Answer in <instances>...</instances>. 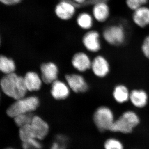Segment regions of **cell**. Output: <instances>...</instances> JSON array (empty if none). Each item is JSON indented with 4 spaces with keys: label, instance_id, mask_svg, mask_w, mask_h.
Segmentation results:
<instances>
[{
    "label": "cell",
    "instance_id": "28",
    "mask_svg": "<svg viewBox=\"0 0 149 149\" xmlns=\"http://www.w3.org/2000/svg\"><path fill=\"white\" fill-rule=\"evenodd\" d=\"M109 0H86V1L83 4L79 5L76 6L75 7H85L89 6H94L96 4L102 2H109Z\"/></svg>",
    "mask_w": 149,
    "mask_h": 149
},
{
    "label": "cell",
    "instance_id": "4",
    "mask_svg": "<svg viewBox=\"0 0 149 149\" xmlns=\"http://www.w3.org/2000/svg\"><path fill=\"white\" fill-rule=\"evenodd\" d=\"M104 40L111 45L119 46L125 42L126 32L124 26L120 24L107 26L102 32Z\"/></svg>",
    "mask_w": 149,
    "mask_h": 149
},
{
    "label": "cell",
    "instance_id": "25",
    "mask_svg": "<svg viewBox=\"0 0 149 149\" xmlns=\"http://www.w3.org/2000/svg\"><path fill=\"white\" fill-rule=\"evenodd\" d=\"M105 149H123L122 144L116 139H108L105 143Z\"/></svg>",
    "mask_w": 149,
    "mask_h": 149
},
{
    "label": "cell",
    "instance_id": "13",
    "mask_svg": "<svg viewBox=\"0 0 149 149\" xmlns=\"http://www.w3.org/2000/svg\"><path fill=\"white\" fill-rule=\"evenodd\" d=\"M148 96L146 91L143 89H133L130 91L129 100L134 107L143 108L148 104Z\"/></svg>",
    "mask_w": 149,
    "mask_h": 149
},
{
    "label": "cell",
    "instance_id": "22",
    "mask_svg": "<svg viewBox=\"0 0 149 149\" xmlns=\"http://www.w3.org/2000/svg\"><path fill=\"white\" fill-rule=\"evenodd\" d=\"M34 116L31 113H24L17 116L14 118L15 122L19 127L21 128L25 125L30 124Z\"/></svg>",
    "mask_w": 149,
    "mask_h": 149
},
{
    "label": "cell",
    "instance_id": "14",
    "mask_svg": "<svg viewBox=\"0 0 149 149\" xmlns=\"http://www.w3.org/2000/svg\"><path fill=\"white\" fill-rule=\"evenodd\" d=\"M30 124L36 139L42 140L47 135L49 131V125L39 116H34Z\"/></svg>",
    "mask_w": 149,
    "mask_h": 149
},
{
    "label": "cell",
    "instance_id": "19",
    "mask_svg": "<svg viewBox=\"0 0 149 149\" xmlns=\"http://www.w3.org/2000/svg\"><path fill=\"white\" fill-rule=\"evenodd\" d=\"M94 17L88 13H82L77 17V22L79 27L85 30H89L94 24Z\"/></svg>",
    "mask_w": 149,
    "mask_h": 149
},
{
    "label": "cell",
    "instance_id": "3",
    "mask_svg": "<svg viewBox=\"0 0 149 149\" xmlns=\"http://www.w3.org/2000/svg\"><path fill=\"white\" fill-rule=\"evenodd\" d=\"M139 116L136 113L128 111L123 113L117 120L114 121L109 130L112 132L130 133L133 128L139 124Z\"/></svg>",
    "mask_w": 149,
    "mask_h": 149
},
{
    "label": "cell",
    "instance_id": "6",
    "mask_svg": "<svg viewBox=\"0 0 149 149\" xmlns=\"http://www.w3.org/2000/svg\"><path fill=\"white\" fill-rule=\"evenodd\" d=\"M91 68L96 76L102 78L109 74L111 66L107 59L104 56L99 55L92 61Z\"/></svg>",
    "mask_w": 149,
    "mask_h": 149
},
{
    "label": "cell",
    "instance_id": "30",
    "mask_svg": "<svg viewBox=\"0 0 149 149\" xmlns=\"http://www.w3.org/2000/svg\"><path fill=\"white\" fill-rule=\"evenodd\" d=\"M67 1H69L70 2V3H72V4H73L74 6H76L82 4H83V3H85V2L86 1V0H73L74 1V3H76L75 4H73V3L71 2H70V1H69V0H67Z\"/></svg>",
    "mask_w": 149,
    "mask_h": 149
},
{
    "label": "cell",
    "instance_id": "16",
    "mask_svg": "<svg viewBox=\"0 0 149 149\" xmlns=\"http://www.w3.org/2000/svg\"><path fill=\"white\" fill-rule=\"evenodd\" d=\"M51 93L56 100H63L69 96V89L65 83L56 80L52 83Z\"/></svg>",
    "mask_w": 149,
    "mask_h": 149
},
{
    "label": "cell",
    "instance_id": "8",
    "mask_svg": "<svg viewBox=\"0 0 149 149\" xmlns=\"http://www.w3.org/2000/svg\"><path fill=\"white\" fill-rule=\"evenodd\" d=\"M65 77L68 86L74 93H85L89 89L88 83L81 75L75 74H67Z\"/></svg>",
    "mask_w": 149,
    "mask_h": 149
},
{
    "label": "cell",
    "instance_id": "1",
    "mask_svg": "<svg viewBox=\"0 0 149 149\" xmlns=\"http://www.w3.org/2000/svg\"><path fill=\"white\" fill-rule=\"evenodd\" d=\"M1 86L5 94L16 100L24 97L28 91L24 77L14 72L4 76L1 79Z\"/></svg>",
    "mask_w": 149,
    "mask_h": 149
},
{
    "label": "cell",
    "instance_id": "31",
    "mask_svg": "<svg viewBox=\"0 0 149 149\" xmlns=\"http://www.w3.org/2000/svg\"><path fill=\"white\" fill-rule=\"evenodd\" d=\"M6 149H14V148H6Z\"/></svg>",
    "mask_w": 149,
    "mask_h": 149
},
{
    "label": "cell",
    "instance_id": "23",
    "mask_svg": "<svg viewBox=\"0 0 149 149\" xmlns=\"http://www.w3.org/2000/svg\"><path fill=\"white\" fill-rule=\"evenodd\" d=\"M149 0H125L126 6L130 10L133 11L140 7L147 5Z\"/></svg>",
    "mask_w": 149,
    "mask_h": 149
},
{
    "label": "cell",
    "instance_id": "26",
    "mask_svg": "<svg viewBox=\"0 0 149 149\" xmlns=\"http://www.w3.org/2000/svg\"><path fill=\"white\" fill-rule=\"evenodd\" d=\"M38 139H34L22 142V147L23 149H42V145Z\"/></svg>",
    "mask_w": 149,
    "mask_h": 149
},
{
    "label": "cell",
    "instance_id": "17",
    "mask_svg": "<svg viewBox=\"0 0 149 149\" xmlns=\"http://www.w3.org/2000/svg\"><path fill=\"white\" fill-rule=\"evenodd\" d=\"M24 79L27 91L32 92L40 90L42 80L37 73L31 71L27 72L25 74Z\"/></svg>",
    "mask_w": 149,
    "mask_h": 149
},
{
    "label": "cell",
    "instance_id": "18",
    "mask_svg": "<svg viewBox=\"0 0 149 149\" xmlns=\"http://www.w3.org/2000/svg\"><path fill=\"white\" fill-rule=\"evenodd\" d=\"M130 92L126 85L118 84L113 88V97L118 103L123 104L129 100Z\"/></svg>",
    "mask_w": 149,
    "mask_h": 149
},
{
    "label": "cell",
    "instance_id": "15",
    "mask_svg": "<svg viewBox=\"0 0 149 149\" xmlns=\"http://www.w3.org/2000/svg\"><path fill=\"white\" fill-rule=\"evenodd\" d=\"M72 65L80 72H85L91 68L92 61L87 54L79 52L75 54L72 60Z\"/></svg>",
    "mask_w": 149,
    "mask_h": 149
},
{
    "label": "cell",
    "instance_id": "20",
    "mask_svg": "<svg viewBox=\"0 0 149 149\" xmlns=\"http://www.w3.org/2000/svg\"><path fill=\"white\" fill-rule=\"evenodd\" d=\"M15 65L12 59L4 56H1L0 57V70L6 74L13 73L15 71Z\"/></svg>",
    "mask_w": 149,
    "mask_h": 149
},
{
    "label": "cell",
    "instance_id": "2",
    "mask_svg": "<svg viewBox=\"0 0 149 149\" xmlns=\"http://www.w3.org/2000/svg\"><path fill=\"white\" fill-rule=\"evenodd\" d=\"M39 99L36 97H27L17 100L7 110V114L10 117L15 118L19 115L31 113L39 107Z\"/></svg>",
    "mask_w": 149,
    "mask_h": 149
},
{
    "label": "cell",
    "instance_id": "24",
    "mask_svg": "<svg viewBox=\"0 0 149 149\" xmlns=\"http://www.w3.org/2000/svg\"><path fill=\"white\" fill-rule=\"evenodd\" d=\"M67 139L64 136H57L52 146L51 149H66Z\"/></svg>",
    "mask_w": 149,
    "mask_h": 149
},
{
    "label": "cell",
    "instance_id": "10",
    "mask_svg": "<svg viewBox=\"0 0 149 149\" xmlns=\"http://www.w3.org/2000/svg\"><path fill=\"white\" fill-rule=\"evenodd\" d=\"M92 15L94 19L99 23L107 21L111 15V9L108 3L102 2L93 6Z\"/></svg>",
    "mask_w": 149,
    "mask_h": 149
},
{
    "label": "cell",
    "instance_id": "29",
    "mask_svg": "<svg viewBox=\"0 0 149 149\" xmlns=\"http://www.w3.org/2000/svg\"><path fill=\"white\" fill-rule=\"evenodd\" d=\"M22 0H0L1 2L7 6H12L20 3Z\"/></svg>",
    "mask_w": 149,
    "mask_h": 149
},
{
    "label": "cell",
    "instance_id": "9",
    "mask_svg": "<svg viewBox=\"0 0 149 149\" xmlns=\"http://www.w3.org/2000/svg\"><path fill=\"white\" fill-rule=\"evenodd\" d=\"M132 20L134 24L141 28L149 26V7L143 6L133 11Z\"/></svg>",
    "mask_w": 149,
    "mask_h": 149
},
{
    "label": "cell",
    "instance_id": "21",
    "mask_svg": "<svg viewBox=\"0 0 149 149\" xmlns=\"http://www.w3.org/2000/svg\"><path fill=\"white\" fill-rule=\"evenodd\" d=\"M19 136L22 142H27L32 139H36L30 124L20 128Z\"/></svg>",
    "mask_w": 149,
    "mask_h": 149
},
{
    "label": "cell",
    "instance_id": "7",
    "mask_svg": "<svg viewBox=\"0 0 149 149\" xmlns=\"http://www.w3.org/2000/svg\"><path fill=\"white\" fill-rule=\"evenodd\" d=\"M83 43L85 48L91 52H97L101 49L100 35L96 30H90L86 33L83 37Z\"/></svg>",
    "mask_w": 149,
    "mask_h": 149
},
{
    "label": "cell",
    "instance_id": "27",
    "mask_svg": "<svg viewBox=\"0 0 149 149\" xmlns=\"http://www.w3.org/2000/svg\"><path fill=\"white\" fill-rule=\"evenodd\" d=\"M141 51L144 56L149 60V35L144 39L141 45Z\"/></svg>",
    "mask_w": 149,
    "mask_h": 149
},
{
    "label": "cell",
    "instance_id": "11",
    "mask_svg": "<svg viewBox=\"0 0 149 149\" xmlns=\"http://www.w3.org/2000/svg\"><path fill=\"white\" fill-rule=\"evenodd\" d=\"M41 78L46 84H51L57 80L58 70L56 65L53 63H43L41 67Z\"/></svg>",
    "mask_w": 149,
    "mask_h": 149
},
{
    "label": "cell",
    "instance_id": "12",
    "mask_svg": "<svg viewBox=\"0 0 149 149\" xmlns=\"http://www.w3.org/2000/svg\"><path fill=\"white\" fill-rule=\"evenodd\" d=\"M75 7L72 3L67 0H62L56 7L55 13L59 18L63 20H68L73 16Z\"/></svg>",
    "mask_w": 149,
    "mask_h": 149
},
{
    "label": "cell",
    "instance_id": "5",
    "mask_svg": "<svg viewBox=\"0 0 149 149\" xmlns=\"http://www.w3.org/2000/svg\"><path fill=\"white\" fill-rule=\"evenodd\" d=\"M94 122L100 131L109 130L114 122V116L111 110L106 106L99 107L93 116Z\"/></svg>",
    "mask_w": 149,
    "mask_h": 149
}]
</instances>
